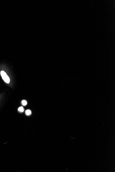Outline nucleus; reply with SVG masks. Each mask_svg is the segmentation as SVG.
<instances>
[{"label": "nucleus", "mask_w": 115, "mask_h": 172, "mask_svg": "<svg viewBox=\"0 0 115 172\" xmlns=\"http://www.w3.org/2000/svg\"><path fill=\"white\" fill-rule=\"evenodd\" d=\"M0 75L2 77V79L4 81L5 83L9 84L10 81V79L6 73L3 70H2L0 72Z\"/></svg>", "instance_id": "f257e3e1"}, {"label": "nucleus", "mask_w": 115, "mask_h": 172, "mask_svg": "<svg viewBox=\"0 0 115 172\" xmlns=\"http://www.w3.org/2000/svg\"><path fill=\"white\" fill-rule=\"evenodd\" d=\"M26 113L27 115H30L31 114V111L29 110H27L26 111Z\"/></svg>", "instance_id": "f03ea898"}, {"label": "nucleus", "mask_w": 115, "mask_h": 172, "mask_svg": "<svg viewBox=\"0 0 115 172\" xmlns=\"http://www.w3.org/2000/svg\"><path fill=\"white\" fill-rule=\"evenodd\" d=\"M18 110H19V111L23 112L24 111V109L23 107H20L18 108Z\"/></svg>", "instance_id": "7ed1b4c3"}, {"label": "nucleus", "mask_w": 115, "mask_h": 172, "mask_svg": "<svg viewBox=\"0 0 115 172\" xmlns=\"http://www.w3.org/2000/svg\"><path fill=\"white\" fill-rule=\"evenodd\" d=\"M22 104L23 106H25L27 104V102L25 100H23L22 101Z\"/></svg>", "instance_id": "20e7f679"}]
</instances>
